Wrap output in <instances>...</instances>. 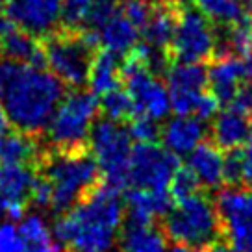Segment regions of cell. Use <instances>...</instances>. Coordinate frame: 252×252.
<instances>
[{"instance_id":"6da1fadb","label":"cell","mask_w":252,"mask_h":252,"mask_svg":"<svg viewBox=\"0 0 252 252\" xmlns=\"http://www.w3.org/2000/svg\"><path fill=\"white\" fill-rule=\"evenodd\" d=\"M63 96V82L45 67L0 60V104L19 132L47 130Z\"/></svg>"},{"instance_id":"7a4b0ae2","label":"cell","mask_w":252,"mask_h":252,"mask_svg":"<svg viewBox=\"0 0 252 252\" xmlns=\"http://www.w3.org/2000/svg\"><path fill=\"white\" fill-rule=\"evenodd\" d=\"M125 213L126 206L119 189L106 184L93 189L71 212L56 220L52 236L74 252H111Z\"/></svg>"},{"instance_id":"3957f363","label":"cell","mask_w":252,"mask_h":252,"mask_svg":"<svg viewBox=\"0 0 252 252\" xmlns=\"http://www.w3.org/2000/svg\"><path fill=\"white\" fill-rule=\"evenodd\" d=\"M43 178L52 193L50 208L58 213H67L93 191L100 178V169L93 154L82 150L60 152L47 161Z\"/></svg>"},{"instance_id":"277c9868","label":"cell","mask_w":252,"mask_h":252,"mask_svg":"<svg viewBox=\"0 0 252 252\" xmlns=\"http://www.w3.org/2000/svg\"><path fill=\"white\" fill-rule=\"evenodd\" d=\"M163 230L174 245L200 252L219 241V236H222V222L217 206L206 195L197 193L171 208V212L163 217Z\"/></svg>"},{"instance_id":"5b68a950","label":"cell","mask_w":252,"mask_h":252,"mask_svg":"<svg viewBox=\"0 0 252 252\" xmlns=\"http://www.w3.org/2000/svg\"><path fill=\"white\" fill-rule=\"evenodd\" d=\"M100 102L91 91L76 89L63 96L47 126L48 141L62 152H74L84 147L94 126Z\"/></svg>"},{"instance_id":"8992f818","label":"cell","mask_w":252,"mask_h":252,"mask_svg":"<svg viewBox=\"0 0 252 252\" xmlns=\"http://www.w3.org/2000/svg\"><path fill=\"white\" fill-rule=\"evenodd\" d=\"M91 152L100 169V174L106 178V184L115 189L128 186V169H130V156H132V137L128 128L102 119L94 123L91 135Z\"/></svg>"},{"instance_id":"52a82bcc","label":"cell","mask_w":252,"mask_h":252,"mask_svg":"<svg viewBox=\"0 0 252 252\" xmlns=\"http://www.w3.org/2000/svg\"><path fill=\"white\" fill-rule=\"evenodd\" d=\"M121 78L125 80L126 93L134 102V117H147L152 121L167 117L171 111V96L156 74L141 62L134 50L128 54L121 67Z\"/></svg>"},{"instance_id":"ba28073f","label":"cell","mask_w":252,"mask_h":252,"mask_svg":"<svg viewBox=\"0 0 252 252\" xmlns=\"http://www.w3.org/2000/svg\"><path fill=\"white\" fill-rule=\"evenodd\" d=\"M94 45L86 35H52L45 45V63L63 84L82 87L89 80Z\"/></svg>"},{"instance_id":"9c48e42d","label":"cell","mask_w":252,"mask_h":252,"mask_svg":"<svg viewBox=\"0 0 252 252\" xmlns=\"http://www.w3.org/2000/svg\"><path fill=\"white\" fill-rule=\"evenodd\" d=\"M171 50L178 62L202 63L217 52V35L212 23L198 9H178Z\"/></svg>"},{"instance_id":"30bf717a","label":"cell","mask_w":252,"mask_h":252,"mask_svg":"<svg viewBox=\"0 0 252 252\" xmlns=\"http://www.w3.org/2000/svg\"><path fill=\"white\" fill-rule=\"evenodd\" d=\"M180 169L178 156L154 143H137L132 149L128 184L134 189L169 191L174 173Z\"/></svg>"},{"instance_id":"8fae6325","label":"cell","mask_w":252,"mask_h":252,"mask_svg":"<svg viewBox=\"0 0 252 252\" xmlns=\"http://www.w3.org/2000/svg\"><path fill=\"white\" fill-rule=\"evenodd\" d=\"M165 74L171 110L178 117H193L200 96L206 93L208 69L202 63L178 62L169 65Z\"/></svg>"},{"instance_id":"7c38bea8","label":"cell","mask_w":252,"mask_h":252,"mask_svg":"<svg viewBox=\"0 0 252 252\" xmlns=\"http://www.w3.org/2000/svg\"><path fill=\"white\" fill-rule=\"evenodd\" d=\"M6 17L33 37H47L62 21V0H8Z\"/></svg>"},{"instance_id":"4fadbf2b","label":"cell","mask_w":252,"mask_h":252,"mask_svg":"<svg viewBox=\"0 0 252 252\" xmlns=\"http://www.w3.org/2000/svg\"><path fill=\"white\" fill-rule=\"evenodd\" d=\"M37 180L28 163H0V217L17 220L24 217V204Z\"/></svg>"},{"instance_id":"5bb4252c","label":"cell","mask_w":252,"mask_h":252,"mask_svg":"<svg viewBox=\"0 0 252 252\" xmlns=\"http://www.w3.org/2000/svg\"><path fill=\"white\" fill-rule=\"evenodd\" d=\"M84 35L94 47L102 45L104 50L115 56H123L130 54L137 47L139 30L123 15V11L115 9L108 19H104L102 23L96 24L94 28H87Z\"/></svg>"},{"instance_id":"9a60e30c","label":"cell","mask_w":252,"mask_h":252,"mask_svg":"<svg viewBox=\"0 0 252 252\" xmlns=\"http://www.w3.org/2000/svg\"><path fill=\"white\" fill-rule=\"evenodd\" d=\"M0 52L6 60L35 67L45 65V48L6 15H0Z\"/></svg>"},{"instance_id":"2e32d148","label":"cell","mask_w":252,"mask_h":252,"mask_svg":"<svg viewBox=\"0 0 252 252\" xmlns=\"http://www.w3.org/2000/svg\"><path fill=\"white\" fill-rule=\"evenodd\" d=\"M247 82L243 58L234 54L217 56L208 69V86L219 104H230L239 86Z\"/></svg>"},{"instance_id":"e0dca14e","label":"cell","mask_w":252,"mask_h":252,"mask_svg":"<svg viewBox=\"0 0 252 252\" xmlns=\"http://www.w3.org/2000/svg\"><path fill=\"white\" fill-rule=\"evenodd\" d=\"M163 149L174 156H189L204 141V125L195 117H173L159 130Z\"/></svg>"},{"instance_id":"ac0fdd59","label":"cell","mask_w":252,"mask_h":252,"mask_svg":"<svg viewBox=\"0 0 252 252\" xmlns=\"http://www.w3.org/2000/svg\"><path fill=\"white\" fill-rule=\"evenodd\" d=\"M188 169L206 189H217L224 182V154L215 143L202 141L188 156Z\"/></svg>"},{"instance_id":"d6986e66","label":"cell","mask_w":252,"mask_h":252,"mask_svg":"<svg viewBox=\"0 0 252 252\" xmlns=\"http://www.w3.org/2000/svg\"><path fill=\"white\" fill-rule=\"evenodd\" d=\"M173 198L169 191H147L134 189L126 197V215L132 224H152L158 217H165L171 212Z\"/></svg>"},{"instance_id":"ffe728a7","label":"cell","mask_w":252,"mask_h":252,"mask_svg":"<svg viewBox=\"0 0 252 252\" xmlns=\"http://www.w3.org/2000/svg\"><path fill=\"white\" fill-rule=\"evenodd\" d=\"M213 143L220 150H239L252 135V125L249 115L241 111L228 108V110L217 113L213 121Z\"/></svg>"},{"instance_id":"44dd1931","label":"cell","mask_w":252,"mask_h":252,"mask_svg":"<svg viewBox=\"0 0 252 252\" xmlns=\"http://www.w3.org/2000/svg\"><path fill=\"white\" fill-rule=\"evenodd\" d=\"M176 17H178V8H174L167 2H158L149 23L141 30L145 45L161 50V52L167 47H171L174 28H176Z\"/></svg>"},{"instance_id":"7402d4cb","label":"cell","mask_w":252,"mask_h":252,"mask_svg":"<svg viewBox=\"0 0 252 252\" xmlns=\"http://www.w3.org/2000/svg\"><path fill=\"white\" fill-rule=\"evenodd\" d=\"M121 82V65H119V56L111 54L108 50H102L93 58L89 80L87 84L91 87L93 94H108L111 91L119 89Z\"/></svg>"},{"instance_id":"603a6c76","label":"cell","mask_w":252,"mask_h":252,"mask_svg":"<svg viewBox=\"0 0 252 252\" xmlns=\"http://www.w3.org/2000/svg\"><path fill=\"white\" fill-rule=\"evenodd\" d=\"M119 245L121 252H167L165 234L152 224L126 222Z\"/></svg>"},{"instance_id":"cb8c5ba5","label":"cell","mask_w":252,"mask_h":252,"mask_svg":"<svg viewBox=\"0 0 252 252\" xmlns=\"http://www.w3.org/2000/svg\"><path fill=\"white\" fill-rule=\"evenodd\" d=\"M191 2L195 9H198L208 21L217 24L232 26L247 17L243 6L237 0H191Z\"/></svg>"},{"instance_id":"d4e9b609","label":"cell","mask_w":252,"mask_h":252,"mask_svg":"<svg viewBox=\"0 0 252 252\" xmlns=\"http://www.w3.org/2000/svg\"><path fill=\"white\" fill-rule=\"evenodd\" d=\"M37 154V147L28 134L13 132L0 137V163H28Z\"/></svg>"},{"instance_id":"484cf974","label":"cell","mask_w":252,"mask_h":252,"mask_svg":"<svg viewBox=\"0 0 252 252\" xmlns=\"http://www.w3.org/2000/svg\"><path fill=\"white\" fill-rule=\"evenodd\" d=\"M217 212L220 220L230 217H252V191L224 189L217 195Z\"/></svg>"},{"instance_id":"4316f807","label":"cell","mask_w":252,"mask_h":252,"mask_svg":"<svg viewBox=\"0 0 252 252\" xmlns=\"http://www.w3.org/2000/svg\"><path fill=\"white\" fill-rule=\"evenodd\" d=\"M100 110H102L104 117L115 121V123H121L125 119H134L135 115L134 102H132L130 94L126 91H121V89H115L111 93L104 94L102 102H100Z\"/></svg>"},{"instance_id":"83f0119b","label":"cell","mask_w":252,"mask_h":252,"mask_svg":"<svg viewBox=\"0 0 252 252\" xmlns=\"http://www.w3.org/2000/svg\"><path fill=\"white\" fill-rule=\"evenodd\" d=\"M226 48L237 58H247L252 54V19L243 17L239 23L228 26Z\"/></svg>"},{"instance_id":"f1b7e54d","label":"cell","mask_w":252,"mask_h":252,"mask_svg":"<svg viewBox=\"0 0 252 252\" xmlns=\"http://www.w3.org/2000/svg\"><path fill=\"white\" fill-rule=\"evenodd\" d=\"M19 234L23 237L24 245H39L52 241V230L47 220L39 213H28L24 215L19 224Z\"/></svg>"},{"instance_id":"f546056e","label":"cell","mask_w":252,"mask_h":252,"mask_svg":"<svg viewBox=\"0 0 252 252\" xmlns=\"http://www.w3.org/2000/svg\"><path fill=\"white\" fill-rule=\"evenodd\" d=\"M198 188H200V184L195 178V174L189 169H178L171 180V186H169V195L173 200L180 202V200H186V198L197 195Z\"/></svg>"},{"instance_id":"4dcf8cb0","label":"cell","mask_w":252,"mask_h":252,"mask_svg":"<svg viewBox=\"0 0 252 252\" xmlns=\"http://www.w3.org/2000/svg\"><path fill=\"white\" fill-rule=\"evenodd\" d=\"M94 0H62V19L67 26L76 28L87 23Z\"/></svg>"},{"instance_id":"1f68e13d","label":"cell","mask_w":252,"mask_h":252,"mask_svg":"<svg viewBox=\"0 0 252 252\" xmlns=\"http://www.w3.org/2000/svg\"><path fill=\"white\" fill-rule=\"evenodd\" d=\"M154 6L156 4L152 0H125L121 11L137 30L141 32L145 28V24L149 23L150 15L154 11Z\"/></svg>"},{"instance_id":"d6a6232c","label":"cell","mask_w":252,"mask_h":252,"mask_svg":"<svg viewBox=\"0 0 252 252\" xmlns=\"http://www.w3.org/2000/svg\"><path fill=\"white\" fill-rule=\"evenodd\" d=\"M128 134L137 143H154V139L159 135V128L152 119L134 117L128 126Z\"/></svg>"},{"instance_id":"836d02e7","label":"cell","mask_w":252,"mask_h":252,"mask_svg":"<svg viewBox=\"0 0 252 252\" xmlns=\"http://www.w3.org/2000/svg\"><path fill=\"white\" fill-rule=\"evenodd\" d=\"M0 252H24V241L19 234V226L11 220L0 222Z\"/></svg>"},{"instance_id":"e575fe53","label":"cell","mask_w":252,"mask_h":252,"mask_svg":"<svg viewBox=\"0 0 252 252\" xmlns=\"http://www.w3.org/2000/svg\"><path fill=\"white\" fill-rule=\"evenodd\" d=\"M224 182L237 186L243 182V156L239 150H230L224 156Z\"/></svg>"},{"instance_id":"d590c367","label":"cell","mask_w":252,"mask_h":252,"mask_svg":"<svg viewBox=\"0 0 252 252\" xmlns=\"http://www.w3.org/2000/svg\"><path fill=\"white\" fill-rule=\"evenodd\" d=\"M228 106L245 113V115L252 113V80H247L239 86L237 93L234 94V98H232V102Z\"/></svg>"},{"instance_id":"8d00e7d4","label":"cell","mask_w":252,"mask_h":252,"mask_svg":"<svg viewBox=\"0 0 252 252\" xmlns=\"http://www.w3.org/2000/svg\"><path fill=\"white\" fill-rule=\"evenodd\" d=\"M30 200L39 208H50V200H52V193H50V186L45 178H37L33 188H32Z\"/></svg>"},{"instance_id":"74e56055","label":"cell","mask_w":252,"mask_h":252,"mask_svg":"<svg viewBox=\"0 0 252 252\" xmlns=\"http://www.w3.org/2000/svg\"><path fill=\"white\" fill-rule=\"evenodd\" d=\"M241 156H243V182L249 188H252V135L245 145Z\"/></svg>"},{"instance_id":"f35d334b","label":"cell","mask_w":252,"mask_h":252,"mask_svg":"<svg viewBox=\"0 0 252 252\" xmlns=\"http://www.w3.org/2000/svg\"><path fill=\"white\" fill-rule=\"evenodd\" d=\"M24 252H62V247L58 241H47L39 245H24Z\"/></svg>"},{"instance_id":"ab89813d","label":"cell","mask_w":252,"mask_h":252,"mask_svg":"<svg viewBox=\"0 0 252 252\" xmlns=\"http://www.w3.org/2000/svg\"><path fill=\"white\" fill-rule=\"evenodd\" d=\"M200 252H232V249H230V245L222 243V241H215V243H212L210 247H206L204 251Z\"/></svg>"},{"instance_id":"60d3db41","label":"cell","mask_w":252,"mask_h":252,"mask_svg":"<svg viewBox=\"0 0 252 252\" xmlns=\"http://www.w3.org/2000/svg\"><path fill=\"white\" fill-rule=\"evenodd\" d=\"M8 126H9V119L6 115L4 108H2V104H0V137L8 134Z\"/></svg>"},{"instance_id":"b9f144b4","label":"cell","mask_w":252,"mask_h":252,"mask_svg":"<svg viewBox=\"0 0 252 252\" xmlns=\"http://www.w3.org/2000/svg\"><path fill=\"white\" fill-rule=\"evenodd\" d=\"M245 63V71H247V80H252V54L243 58Z\"/></svg>"},{"instance_id":"7bdbcfd3","label":"cell","mask_w":252,"mask_h":252,"mask_svg":"<svg viewBox=\"0 0 252 252\" xmlns=\"http://www.w3.org/2000/svg\"><path fill=\"white\" fill-rule=\"evenodd\" d=\"M6 2H8V0H0V11L6 8Z\"/></svg>"},{"instance_id":"ee69618b","label":"cell","mask_w":252,"mask_h":252,"mask_svg":"<svg viewBox=\"0 0 252 252\" xmlns=\"http://www.w3.org/2000/svg\"><path fill=\"white\" fill-rule=\"evenodd\" d=\"M106 2H115V0H106Z\"/></svg>"}]
</instances>
